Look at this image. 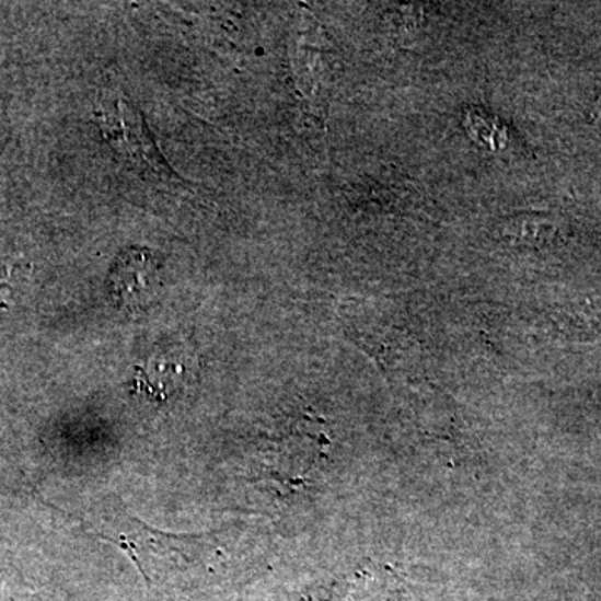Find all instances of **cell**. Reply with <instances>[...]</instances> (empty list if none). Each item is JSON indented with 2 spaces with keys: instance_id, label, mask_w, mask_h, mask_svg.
Instances as JSON below:
<instances>
[{
  "instance_id": "obj_1",
  "label": "cell",
  "mask_w": 601,
  "mask_h": 601,
  "mask_svg": "<svg viewBox=\"0 0 601 601\" xmlns=\"http://www.w3.org/2000/svg\"><path fill=\"white\" fill-rule=\"evenodd\" d=\"M95 116L107 142L136 167H146L162 181L177 180L155 146L141 111L130 104L129 99L123 95L106 99V103H101L95 111Z\"/></svg>"
},
{
  "instance_id": "obj_5",
  "label": "cell",
  "mask_w": 601,
  "mask_h": 601,
  "mask_svg": "<svg viewBox=\"0 0 601 601\" xmlns=\"http://www.w3.org/2000/svg\"><path fill=\"white\" fill-rule=\"evenodd\" d=\"M594 120H597L598 127L601 130V99L598 101L597 109H594Z\"/></svg>"
},
{
  "instance_id": "obj_4",
  "label": "cell",
  "mask_w": 601,
  "mask_h": 601,
  "mask_svg": "<svg viewBox=\"0 0 601 601\" xmlns=\"http://www.w3.org/2000/svg\"><path fill=\"white\" fill-rule=\"evenodd\" d=\"M507 232L524 243H545L556 236L558 228L550 219L520 218L511 222Z\"/></svg>"
},
{
  "instance_id": "obj_2",
  "label": "cell",
  "mask_w": 601,
  "mask_h": 601,
  "mask_svg": "<svg viewBox=\"0 0 601 601\" xmlns=\"http://www.w3.org/2000/svg\"><path fill=\"white\" fill-rule=\"evenodd\" d=\"M292 47V69L298 88L313 103H326L324 95L334 79L333 49L316 19L311 18L308 12L296 31Z\"/></svg>"
},
{
  "instance_id": "obj_6",
  "label": "cell",
  "mask_w": 601,
  "mask_h": 601,
  "mask_svg": "<svg viewBox=\"0 0 601 601\" xmlns=\"http://www.w3.org/2000/svg\"><path fill=\"white\" fill-rule=\"evenodd\" d=\"M594 601H601V594H600V597H598L597 600H594Z\"/></svg>"
},
{
  "instance_id": "obj_3",
  "label": "cell",
  "mask_w": 601,
  "mask_h": 601,
  "mask_svg": "<svg viewBox=\"0 0 601 601\" xmlns=\"http://www.w3.org/2000/svg\"><path fill=\"white\" fill-rule=\"evenodd\" d=\"M161 264L149 251L127 250L117 257L111 273V291L120 308L146 310L158 298Z\"/></svg>"
}]
</instances>
